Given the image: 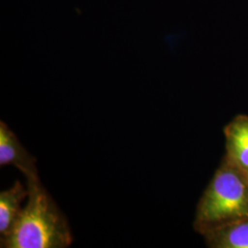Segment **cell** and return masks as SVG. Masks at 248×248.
Here are the masks:
<instances>
[{"label": "cell", "mask_w": 248, "mask_h": 248, "mask_svg": "<svg viewBox=\"0 0 248 248\" xmlns=\"http://www.w3.org/2000/svg\"><path fill=\"white\" fill-rule=\"evenodd\" d=\"M28 202L1 248H65L73 242L66 217L41 181L27 182Z\"/></svg>", "instance_id": "cell-1"}, {"label": "cell", "mask_w": 248, "mask_h": 248, "mask_svg": "<svg viewBox=\"0 0 248 248\" xmlns=\"http://www.w3.org/2000/svg\"><path fill=\"white\" fill-rule=\"evenodd\" d=\"M248 214V179L227 161L213 176L200 200L196 230L204 232Z\"/></svg>", "instance_id": "cell-2"}, {"label": "cell", "mask_w": 248, "mask_h": 248, "mask_svg": "<svg viewBox=\"0 0 248 248\" xmlns=\"http://www.w3.org/2000/svg\"><path fill=\"white\" fill-rule=\"evenodd\" d=\"M0 166H14L25 176L27 182L38 181L36 159L18 141L16 134L0 122Z\"/></svg>", "instance_id": "cell-3"}, {"label": "cell", "mask_w": 248, "mask_h": 248, "mask_svg": "<svg viewBox=\"0 0 248 248\" xmlns=\"http://www.w3.org/2000/svg\"><path fill=\"white\" fill-rule=\"evenodd\" d=\"M226 158L248 179V116H237L224 129Z\"/></svg>", "instance_id": "cell-4"}, {"label": "cell", "mask_w": 248, "mask_h": 248, "mask_svg": "<svg viewBox=\"0 0 248 248\" xmlns=\"http://www.w3.org/2000/svg\"><path fill=\"white\" fill-rule=\"evenodd\" d=\"M202 234L211 248H248V214Z\"/></svg>", "instance_id": "cell-5"}, {"label": "cell", "mask_w": 248, "mask_h": 248, "mask_svg": "<svg viewBox=\"0 0 248 248\" xmlns=\"http://www.w3.org/2000/svg\"><path fill=\"white\" fill-rule=\"evenodd\" d=\"M28 195V186H23L19 180L0 192V239L9 236L23 209L21 204Z\"/></svg>", "instance_id": "cell-6"}]
</instances>
